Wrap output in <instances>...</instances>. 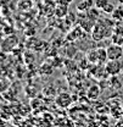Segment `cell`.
<instances>
[{
    "label": "cell",
    "instance_id": "obj_15",
    "mask_svg": "<svg viewBox=\"0 0 123 127\" xmlns=\"http://www.w3.org/2000/svg\"><path fill=\"white\" fill-rule=\"evenodd\" d=\"M72 0H60V4H65V5H68Z\"/></svg>",
    "mask_w": 123,
    "mask_h": 127
},
{
    "label": "cell",
    "instance_id": "obj_2",
    "mask_svg": "<svg viewBox=\"0 0 123 127\" xmlns=\"http://www.w3.org/2000/svg\"><path fill=\"white\" fill-rule=\"evenodd\" d=\"M123 68V60H107V63L105 64V71L110 76H117Z\"/></svg>",
    "mask_w": 123,
    "mask_h": 127
},
{
    "label": "cell",
    "instance_id": "obj_16",
    "mask_svg": "<svg viewBox=\"0 0 123 127\" xmlns=\"http://www.w3.org/2000/svg\"><path fill=\"white\" fill-rule=\"evenodd\" d=\"M116 127H123V121H121L120 124H117V126Z\"/></svg>",
    "mask_w": 123,
    "mask_h": 127
},
{
    "label": "cell",
    "instance_id": "obj_5",
    "mask_svg": "<svg viewBox=\"0 0 123 127\" xmlns=\"http://www.w3.org/2000/svg\"><path fill=\"white\" fill-rule=\"evenodd\" d=\"M95 6V0H80L77 4L78 12H88Z\"/></svg>",
    "mask_w": 123,
    "mask_h": 127
},
{
    "label": "cell",
    "instance_id": "obj_8",
    "mask_svg": "<svg viewBox=\"0 0 123 127\" xmlns=\"http://www.w3.org/2000/svg\"><path fill=\"white\" fill-rule=\"evenodd\" d=\"M99 95H100V87L99 86H92L88 91V98L95 100V99L99 98Z\"/></svg>",
    "mask_w": 123,
    "mask_h": 127
},
{
    "label": "cell",
    "instance_id": "obj_11",
    "mask_svg": "<svg viewBox=\"0 0 123 127\" xmlns=\"http://www.w3.org/2000/svg\"><path fill=\"white\" fill-rule=\"evenodd\" d=\"M52 71H54V70H52V66H51L49 63H44L42 66H40V68H39V72H40L42 75H44V76L51 75Z\"/></svg>",
    "mask_w": 123,
    "mask_h": 127
},
{
    "label": "cell",
    "instance_id": "obj_9",
    "mask_svg": "<svg viewBox=\"0 0 123 127\" xmlns=\"http://www.w3.org/2000/svg\"><path fill=\"white\" fill-rule=\"evenodd\" d=\"M111 16H112V18H113L115 21H117V22H122L123 21V7L122 6L116 7V9L113 10V12L111 14Z\"/></svg>",
    "mask_w": 123,
    "mask_h": 127
},
{
    "label": "cell",
    "instance_id": "obj_14",
    "mask_svg": "<svg viewBox=\"0 0 123 127\" xmlns=\"http://www.w3.org/2000/svg\"><path fill=\"white\" fill-rule=\"evenodd\" d=\"M115 9H116V7H115L112 4H110V2H108L107 5H106V6L102 9V11H104V12H106V14H110V15H111V14L113 12V10H115Z\"/></svg>",
    "mask_w": 123,
    "mask_h": 127
},
{
    "label": "cell",
    "instance_id": "obj_6",
    "mask_svg": "<svg viewBox=\"0 0 123 127\" xmlns=\"http://www.w3.org/2000/svg\"><path fill=\"white\" fill-rule=\"evenodd\" d=\"M87 60L89 64H98L99 61V51H98V48L96 49H93L90 51H88L87 54Z\"/></svg>",
    "mask_w": 123,
    "mask_h": 127
},
{
    "label": "cell",
    "instance_id": "obj_4",
    "mask_svg": "<svg viewBox=\"0 0 123 127\" xmlns=\"http://www.w3.org/2000/svg\"><path fill=\"white\" fill-rule=\"evenodd\" d=\"M55 104L59 108H61V109H66V108H68L72 104V96H71L70 93H66V92L65 93H60L55 99Z\"/></svg>",
    "mask_w": 123,
    "mask_h": 127
},
{
    "label": "cell",
    "instance_id": "obj_1",
    "mask_svg": "<svg viewBox=\"0 0 123 127\" xmlns=\"http://www.w3.org/2000/svg\"><path fill=\"white\" fill-rule=\"evenodd\" d=\"M113 34V23H108V21H99L95 23L92 30V37L94 40H104L105 38Z\"/></svg>",
    "mask_w": 123,
    "mask_h": 127
},
{
    "label": "cell",
    "instance_id": "obj_7",
    "mask_svg": "<svg viewBox=\"0 0 123 127\" xmlns=\"http://www.w3.org/2000/svg\"><path fill=\"white\" fill-rule=\"evenodd\" d=\"M55 14L57 17H65V16L68 15V5H65V4H60L56 6V10H55Z\"/></svg>",
    "mask_w": 123,
    "mask_h": 127
},
{
    "label": "cell",
    "instance_id": "obj_13",
    "mask_svg": "<svg viewBox=\"0 0 123 127\" xmlns=\"http://www.w3.org/2000/svg\"><path fill=\"white\" fill-rule=\"evenodd\" d=\"M113 33L123 35V23H117V25L113 27Z\"/></svg>",
    "mask_w": 123,
    "mask_h": 127
},
{
    "label": "cell",
    "instance_id": "obj_10",
    "mask_svg": "<svg viewBox=\"0 0 123 127\" xmlns=\"http://www.w3.org/2000/svg\"><path fill=\"white\" fill-rule=\"evenodd\" d=\"M83 31H84V30H83L80 26L77 27V28H74V30H72V32L68 34L67 39H68V40H76V39H78V37L82 35V32Z\"/></svg>",
    "mask_w": 123,
    "mask_h": 127
},
{
    "label": "cell",
    "instance_id": "obj_3",
    "mask_svg": "<svg viewBox=\"0 0 123 127\" xmlns=\"http://www.w3.org/2000/svg\"><path fill=\"white\" fill-rule=\"evenodd\" d=\"M106 53H107V59L108 60H118L123 58V47L120 44L112 43L106 48Z\"/></svg>",
    "mask_w": 123,
    "mask_h": 127
},
{
    "label": "cell",
    "instance_id": "obj_12",
    "mask_svg": "<svg viewBox=\"0 0 123 127\" xmlns=\"http://www.w3.org/2000/svg\"><path fill=\"white\" fill-rule=\"evenodd\" d=\"M108 4V0H95V7L102 10L106 5Z\"/></svg>",
    "mask_w": 123,
    "mask_h": 127
}]
</instances>
